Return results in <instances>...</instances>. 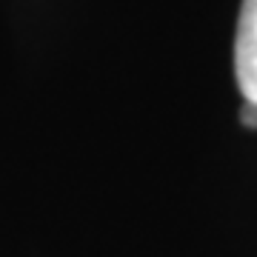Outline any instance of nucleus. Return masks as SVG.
Wrapping results in <instances>:
<instances>
[{"mask_svg":"<svg viewBox=\"0 0 257 257\" xmlns=\"http://www.w3.org/2000/svg\"><path fill=\"white\" fill-rule=\"evenodd\" d=\"M234 74L243 97L257 103V0H243L234 37Z\"/></svg>","mask_w":257,"mask_h":257,"instance_id":"obj_1","label":"nucleus"},{"mask_svg":"<svg viewBox=\"0 0 257 257\" xmlns=\"http://www.w3.org/2000/svg\"><path fill=\"white\" fill-rule=\"evenodd\" d=\"M240 120H243L246 126L257 128V103H251V100L243 103V109H240Z\"/></svg>","mask_w":257,"mask_h":257,"instance_id":"obj_2","label":"nucleus"}]
</instances>
